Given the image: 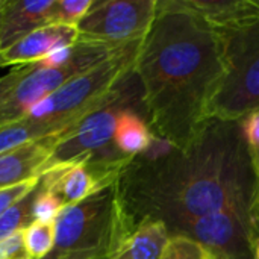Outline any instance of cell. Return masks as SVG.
<instances>
[{"mask_svg":"<svg viewBox=\"0 0 259 259\" xmlns=\"http://www.w3.org/2000/svg\"><path fill=\"white\" fill-rule=\"evenodd\" d=\"M26 70H27V65H18L0 77V103L6 99V96L15 87V83L21 79V76L26 73Z\"/></svg>","mask_w":259,"mask_h":259,"instance_id":"obj_25","label":"cell"},{"mask_svg":"<svg viewBox=\"0 0 259 259\" xmlns=\"http://www.w3.org/2000/svg\"><path fill=\"white\" fill-rule=\"evenodd\" d=\"M223 36L229 73L209 106L208 117L241 121L259 109V23Z\"/></svg>","mask_w":259,"mask_h":259,"instance_id":"obj_6","label":"cell"},{"mask_svg":"<svg viewBox=\"0 0 259 259\" xmlns=\"http://www.w3.org/2000/svg\"><path fill=\"white\" fill-rule=\"evenodd\" d=\"M132 231L112 184L62 209L55 222V247L44 259H111Z\"/></svg>","mask_w":259,"mask_h":259,"instance_id":"obj_3","label":"cell"},{"mask_svg":"<svg viewBox=\"0 0 259 259\" xmlns=\"http://www.w3.org/2000/svg\"><path fill=\"white\" fill-rule=\"evenodd\" d=\"M214 256L196 241L185 237H175L161 259H212Z\"/></svg>","mask_w":259,"mask_h":259,"instance_id":"obj_22","label":"cell"},{"mask_svg":"<svg viewBox=\"0 0 259 259\" xmlns=\"http://www.w3.org/2000/svg\"><path fill=\"white\" fill-rule=\"evenodd\" d=\"M134 73L155 138L185 149L211 121L209 106L229 73L226 39L179 0H158Z\"/></svg>","mask_w":259,"mask_h":259,"instance_id":"obj_2","label":"cell"},{"mask_svg":"<svg viewBox=\"0 0 259 259\" xmlns=\"http://www.w3.org/2000/svg\"><path fill=\"white\" fill-rule=\"evenodd\" d=\"M79 33L76 26L46 24L15 44L0 52V67L5 65H32L44 61L52 53L77 42Z\"/></svg>","mask_w":259,"mask_h":259,"instance_id":"obj_11","label":"cell"},{"mask_svg":"<svg viewBox=\"0 0 259 259\" xmlns=\"http://www.w3.org/2000/svg\"><path fill=\"white\" fill-rule=\"evenodd\" d=\"M141 42L143 39L115 50L88 71L70 79L36 103L24 118L49 134L65 132L87 112L103 103L112 90L134 73Z\"/></svg>","mask_w":259,"mask_h":259,"instance_id":"obj_4","label":"cell"},{"mask_svg":"<svg viewBox=\"0 0 259 259\" xmlns=\"http://www.w3.org/2000/svg\"><path fill=\"white\" fill-rule=\"evenodd\" d=\"M115 185L132 229L146 220L162 222L171 238L206 215H259V176L243 121L211 120L185 149L155 138L124 167Z\"/></svg>","mask_w":259,"mask_h":259,"instance_id":"obj_1","label":"cell"},{"mask_svg":"<svg viewBox=\"0 0 259 259\" xmlns=\"http://www.w3.org/2000/svg\"><path fill=\"white\" fill-rule=\"evenodd\" d=\"M158 14V0H103L94 2L76 26L77 41L96 42L114 49L144 39Z\"/></svg>","mask_w":259,"mask_h":259,"instance_id":"obj_8","label":"cell"},{"mask_svg":"<svg viewBox=\"0 0 259 259\" xmlns=\"http://www.w3.org/2000/svg\"><path fill=\"white\" fill-rule=\"evenodd\" d=\"M49 135L53 134H49L44 127L30 123L26 118H21L18 121L0 127V153L14 150L20 146H24L27 143L36 141Z\"/></svg>","mask_w":259,"mask_h":259,"instance_id":"obj_17","label":"cell"},{"mask_svg":"<svg viewBox=\"0 0 259 259\" xmlns=\"http://www.w3.org/2000/svg\"><path fill=\"white\" fill-rule=\"evenodd\" d=\"M253 252H255V259H259V237L255 238V243H253Z\"/></svg>","mask_w":259,"mask_h":259,"instance_id":"obj_27","label":"cell"},{"mask_svg":"<svg viewBox=\"0 0 259 259\" xmlns=\"http://www.w3.org/2000/svg\"><path fill=\"white\" fill-rule=\"evenodd\" d=\"M5 3H6V0H0V9H2L3 6H5Z\"/></svg>","mask_w":259,"mask_h":259,"instance_id":"obj_29","label":"cell"},{"mask_svg":"<svg viewBox=\"0 0 259 259\" xmlns=\"http://www.w3.org/2000/svg\"><path fill=\"white\" fill-rule=\"evenodd\" d=\"M252 159H253V165H255L256 175H258V176H259V153H258V155H256V156H253Z\"/></svg>","mask_w":259,"mask_h":259,"instance_id":"obj_28","label":"cell"},{"mask_svg":"<svg viewBox=\"0 0 259 259\" xmlns=\"http://www.w3.org/2000/svg\"><path fill=\"white\" fill-rule=\"evenodd\" d=\"M62 209H64L62 203L55 196L44 191L39 187V182H38L36 197H35L33 206H32V220H33V223L55 225V222L59 217V214L62 212Z\"/></svg>","mask_w":259,"mask_h":259,"instance_id":"obj_21","label":"cell"},{"mask_svg":"<svg viewBox=\"0 0 259 259\" xmlns=\"http://www.w3.org/2000/svg\"><path fill=\"white\" fill-rule=\"evenodd\" d=\"M36 197V188L23 197L18 203L9 208L5 214L0 215V241L11 237L15 232L24 231L29 225L33 223L32 220V206Z\"/></svg>","mask_w":259,"mask_h":259,"instance_id":"obj_18","label":"cell"},{"mask_svg":"<svg viewBox=\"0 0 259 259\" xmlns=\"http://www.w3.org/2000/svg\"><path fill=\"white\" fill-rule=\"evenodd\" d=\"M38 182H39V178H35L26 182L0 188V215L5 214L9 208H12L15 203H18L29 193H32L38 187Z\"/></svg>","mask_w":259,"mask_h":259,"instance_id":"obj_23","label":"cell"},{"mask_svg":"<svg viewBox=\"0 0 259 259\" xmlns=\"http://www.w3.org/2000/svg\"><path fill=\"white\" fill-rule=\"evenodd\" d=\"M243 121V131L244 137L250 150L252 158L259 153V109L249 114Z\"/></svg>","mask_w":259,"mask_h":259,"instance_id":"obj_24","label":"cell"},{"mask_svg":"<svg viewBox=\"0 0 259 259\" xmlns=\"http://www.w3.org/2000/svg\"><path fill=\"white\" fill-rule=\"evenodd\" d=\"M61 135L53 134L0 153V188L39 178Z\"/></svg>","mask_w":259,"mask_h":259,"instance_id":"obj_12","label":"cell"},{"mask_svg":"<svg viewBox=\"0 0 259 259\" xmlns=\"http://www.w3.org/2000/svg\"><path fill=\"white\" fill-rule=\"evenodd\" d=\"M5 5H6V3H5ZM2 9H3V8H2ZM2 9H0V21H2Z\"/></svg>","mask_w":259,"mask_h":259,"instance_id":"obj_30","label":"cell"},{"mask_svg":"<svg viewBox=\"0 0 259 259\" xmlns=\"http://www.w3.org/2000/svg\"><path fill=\"white\" fill-rule=\"evenodd\" d=\"M24 246L29 259H44L55 247V225L32 223L24 231Z\"/></svg>","mask_w":259,"mask_h":259,"instance_id":"obj_19","label":"cell"},{"mask_svg":"<svg viewBox=\"0 0 259 259\" xmlns=\"http://www.w3.org/2000/svg\"><path fill=\"white\" fill-rule=\"evenodd\" d=\"M155 141L147 118L144 114H138V109H126L118 115L114 144L117 150L126 156L135 158L150 149Z\"/></svg>","mask_w":259,"mask_h":259,"instance_id":"obj_16","label":"cell"},{"mask_svg":"<svg viewBox=\"0 0 259 259\" xmlns=\"http://www.w3.org/2000/svg\"><path fill=\"white\" fill-rule=\"evenodd\" d=\"M0 259H11L8 250H6V246L3 244V241H0Z\"/></svg>","mask_w":259,"mask_h":259,"instance_id":"obj_26","label":"cell"},{"mask_svg":"<svg viewBox=\"0 0 259 259\" xmlns=\"http://www.w3.org/2000/svg\"><path fill=\"white\" fill-rule=\"evenodd\" d=\"M134 76L135 73L120 82L103 103L87 112L73 126L62 132L55 144L46 170L83 158L100 161L132 159L117 150L114 135L118 115L126 109L137 108L138 105L143 106L141 87L138 90L132 83Z\"/></svg>","mask_w":259,"mask_h":259,"instance_id":"obj_5","label":"cell"},{"mask_svg":"<svg viewBox=\"0 0 259 259\" xmlns=\"http://www.w3.org/2000/svg\"><path fill=\"white\" fill-rule=\"evenodd\" d=\"M132 159L100 161L83 158L56 165L39 176V187L55 196L62 206L67 208L115 184L124 167Z\"/></svg>","mask_w":259,"mask_h":259,"instance_id":"obj_10","label":"cell"},{"mask_svg":"<svg viewBox=\"0 0 259 259\" xmlns=\"http://www.w3.org/2000/svg\"><path fill=\"white\" fill-rule=\"evenodd\" d=\"M175 237L196 241L214 258L255 259L253 243L259 237V215L243 212L206 215L185 225Z\"/></svg>","mask_w":259,"mask_h":259,"instance_id":"obj_9","label":"cell"},{"mask_svg":"<svg viewBox=\"0 0 259 259\" xmlns=\"http://www.w3.org/2000/svg\"><path fill=\"white\" fill-rule=\"evenodd\" d=\"M118 49L77 41L73 46L70 59L59 67H46L39 64L27 65L26 73L0 103V127L24 118L36 103L53 94L70 79L102 62Z\"/></svg>","mask_w":259,"mask_h":259,"instance_id":"obj_7","label":"cell"},{"mask_svg":"<svg viewBox=\"0 0 259 259\" xmlns=\"http://www.w3.org/2000/svg\"><path fill=\"white\" fill-rule=\"evenodd\" d=\"M170 241L171 237L162 222L146 220L124 237L111 259H161Z\"/></svg>","mask_w":259,"mask_h":259,"instance_id":"obj_15","label":"cell"},{"mask_svg":"<svg viewBox=\"0 0 259 259\" xmlns=\"http://www.w3.org/2000/svg\"><path fill=\"white\" fill-rule=\"evenodd\" d=\"M55 0H6L0 21V52L49 24Z\"/></svg>","mask_w":259,"mask_h":259,"instance_id":"obj_14","label":"cell"},{"mask_svg":"<svg viewBox=\"0 0 259 259\" xmlns=\"http://www.w3.org/2000/svg\"><path fill=\"white\" fill-rule=\"evenodd\" d=\"M93 5L94 0H55L49 24L77 26Z\"/></svg>","mask_w":259,"mask_h":259,"instance_id":"obj_20","label":"cell"},{"mask_svg":"<svg viewBox=\"0 0 259 259\" xmlns=\"http://www.w3.org/2000/svg\"><path fill=\"white\" fill-rule=\"evenodd\" d=\"M222 35L238 32L259 23V0H179Z\"/></svg>","mask_w":259,"mask_h":259,"instance_id":"obj_13","label":"cell"},{"mask_svg":"<svg viewBox=\"0 0 259 259\" xmlns=\"http://www.w3.org/2000/svg\"><path fill=\"white\" fill-rule=\"evenodd\" d=\"M212 259H219V258H212Z\"/></svg>","mask_w":259,"mask_h":259,"instance_id":"obj_31","label":"cell"}]
</instances>
